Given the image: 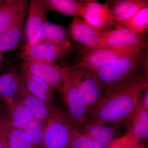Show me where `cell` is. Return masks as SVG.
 I'll return each mask as SVG.
<instances>
[{"label":"cell","instance_id":"obj_1","mask_svg":"<svg viewBox=\"0 0 148 148\" xmlns=\"http://www.w3.org/2000/svg\"><path fill=\"white\" fill-rule=\"evenodd\" d=\"M147 64L142 75L131 81L106 90L102 100L88 115V123L118 125L128 122L148 88Z\"/></svg>","mask_w":148,"mask_h":148},{"label":"cell","instance_id":"obj_2","mask_svg":"<svg viewBox=\"0 0 148 148\" xmlns=\"http://www.w3.org/2000/svg\"><path fill=\"white\" fill-rule=\"evenodd\" d=\"M147 48L91 71L106 91L110 88L129 82L142 75L144 73L148 61Z\"/></svg>","mask_w":148,"mask_h":148},{"label":"cell","instance_id":"obj_3","mask_svg":"<svg viewBox=\"0 0 148 148\" xmlns=\"http://www.w3.org/2000/svg\"><path fill=\"white\" fill-rule=\"evenodd\" d=\"M44 125V136L39 148H67L76 131L66 113L56 107Z\"/></svg>","mask_w":148,"mask_h":148},{"label":"cell","instance_id":"obj_4","mask_svg":"<svg viewBox=\"0 0 148 148\" xmlns=\"http://www.w3.org/2000/svg\"><path fill=\"white\" fill-rule=\"evenodd\" d=\"M59 92L63 95L68 118L75 129L83 133L88 123V113L74 83L72 69L62 84Z\"/></svg>","mask_w":148,"mask_h":148},{"label":"cell","instance_id":"obj_5","mask_svg":"<svg viewBox=\"0 0 148 148\" xmlns=\"http://www.w3.org/2000/svg\"><path fill=\"white\" fill-rule=\"evenodd\" d=\"M71 69L74 83L89 114L101 102L106 90L90 70L84 68Z\"/></svg>","mask_w":148,"mask_h":148},{"label":"cell","instance_id":"obj_6","mask_svg":"<svg viewBox=\"0 0 148 148\" xmlns=\"http://www.w3.org/2000/svg\"><path fill=\"white\" fill-rule=\"evenodd\" d=\"M143 48H145L121 46L98 49L83 53L79 63L71 68H84L90 71H95Z\"/></svg>","mask_w":148,"mask_h":148},{"label":"cell","instance_id":"obj_7","mask_svg":"<svg viewBox=\"0 0 148 148\" xmlns=\"http://www.w3.org/2000/svg\"><path fill=\"white\" fill-rule=\"evenodd\" d=\"M126 46L148 47L147 32L136 34L121 25L106 32L99 42L92 47L82 49L83 53L103 48Z\"/></svg>","mask_w":148,"mask_h":148},{"label":"cell","instance_id":"obj_8","mask_svg":"<svg viewBox=\"0 0 148 148\" xmlns=\"http://www.w3.org/2000/svg\"><path fill=\"white\" fill-rule=\"evenodd\" d=\"M73 47L71 42L41 44L24 49L19 58L24 62L55 63L66 56Z\"/></svg>","mask_w":148,"mask_h":148},{"label":"cell","instance_id":"obj_9","mask_svg":"<svg viewBox=\"0 0 148 148\" xmlns=\"http://www.w3.org/2000/svg\"><path fill=\"white\" fill-rule=\"evenodd\" d=\"M22 67L30 73L44 81L55 91H59L71 71V67H61L55 63L44 62H24Z\"/></svg>","mask_w":148,"mask_h":148},{"label":"cell","instance_id":"obj_10","mask_svg":"<svg viewBox=\"0 0 148 148\" xmlns=\"http://www.w3.org/2000/svg\"><path fill=\"white\" fill-rule=\"evenodd\" d=\"M81 18L90 26L106 32L119 26L114 20L108 2L102 4L94 1L84 4Z\"/></svg>","mask_w":148,"mask_h":148},{"label":"cell","instance_id":"obj_11","mask_svg":"<svg viewBox=\"0 0 148 148\" xmlns=\"http://www.w3.org/2000/svg\"><path fill=\"white\" fill-rule=\"evenodd\" d=\"M69 32L72 38L84 49L96 45L106 32L90 26L81 17H75L70 24Z\"/></svg>","mask_w":148,"mask_h":148},{"label":"cell","instance_id":"obj_12","mask_svg":"<svg viewBox=\"0 0 148 148\" xmlns=\"http://www.w3.org/2000/svg\"><path fill=\"white\" fill-rule=\"evenodd\" d=\"M0 104V138L7 148H36L29 141L24 131L11 123L4 108Z\"/></svg>","mask_w":148,"mask_h":148},{"label":"cell","instance_id":"obj_13","mask_svg":"<svg viewBox=\"0 0 148 148\" xmlns=\"http://www.w3.org/2000/svg\"><path fill=\"white\" fill-rule=\"evenodd\" d=\"M29 13L26 24L25 44L33 42L38 36L44 25L47 21L48 11L45 0L30 1Z\"/></svg>","mask_w":148,"mask_h":148},{"label":"cell","instance_id":"obj_14","mask_svg":"<svg viewBox=\"0 0 148 148\" xmlns=\"http://www.w3.org/2000/svg\"><path fill=\"white\" fill-rule=\"evenodd\" d=\"M25 87L36 97L40 98L52 108L54 106L55 91L44 81L30 73L22 67L19 75Z\"/></svg>","mask_w":148,"mask_h":148},{"label":"cell","instance_id":"obj_15","mask_svg":"<svg viewBox=\"0 0 148 148\" xmlns=\"http://www.w3.org/2000/svg\"><path fill=\"white\" fill-rule=\"evenodd\" d=\"M71 38L69 30L64 26L47 21L35 40L32 43L24 45L23 49L41 44L71 42Z\"/></svg>","mask_w":148,"mask_h":148},{"label":"cell","instance_id":"obj_16","mask_svg":"<svg viewBox=\"0 0 148 148\" xmlns=\"http://www.w3.org/2000/svg\"><path fill=\"white\" fill-rule=\"evenodd\" d=\"M4 103L6 115L16 128L24 130L34 119L19 97L9 99Z\"/></svg>","mask_w":148,"mask_h":148},{"label":"cell","instance_id":"obj_17","mask_svg":"<svg viewBox=\"0 0 148 148\" xmlns=\"http://www.w3.org/2000/svg\"><path fill=\"white\" fill-rule=\"evenodd\" d=\"M114 20L118 25L134 14L148 8V0H112L108 1Z\"/></svg>","mask_w":148,"mask_h":148},{"label":"cell","instance_id":"obj_18","mask_svg":"<svg viewBox=\"0 0 148 148\" xmlns=\"http://www.w3.org/2000/svg\"><path fill=\"white\" fill-rule=\"evenodd\" d=\"M27 0L4 1L0 5V35L8 29L18 17L27 13Z\"/></svg>","mask_w":148,"mask_h":148},{"label":"cell","instance_id":"obj_19","mask_svg":"<svg viewBox=\"0 0 148 148\" xmlns=\"http://www.w3.org/2000/svg\"><path fill=\"white\" fill-rule=\"evenodd\" d=\"M114 125L88 123L83 133L92 140L97 148H107L117 135L118 130Z\"/></svg>","mask_w":148,"mask_h":148},{"label":"cell","instance_id":"obj_20","mask_svg":"<svg viewBox=\"0 0 148 148\" xmlns=\"http://www.w3.org/2000/svg\"><path fill=\"white\" fill-rule=\"evenodd\" d=\"M128 123L127 132L138 138L141 142H147L148 110L143 107L141 101Z\"/></svg>","mask_w":148,"mask_h":148},{"label":"cell","instance_id":"obj_21","mask_svg":"<svg viewBox=\"0 0 148 148\" xmlns=\"http://www.w3.org/2000/svg\"><path fill=\"white\" fill-rule=\"evenodd\" d=\"M25 86L19 75L14 73L0 75V104L19 97Z\"/></svg>","mask_w":148,"mask_h":148},{"label":"cell","instance_id":"obj_22","mask_svg":"<svg viewBox=\"0 0 148 148\" xmlns=\"http://www.w3.org/2000/svg\"><path fill=\"white\" fill-rule=\"evenodd\" d=\"M19 98L32 113L34 118L43 122L49 119L55 108H51L45 102L33 95L25 86Z\"/></svg>","mask_w":148,"mask_h":148},{"label":"cell","instance_id":"obj_23","mask_svg":"<svg viewBox=\"0 0 148 148\" xmlns=\"http://www.w3.org/2000/svg\"><path fill=\"white\" fill-rule=\"evenodd\" d=\"M26 13L18 17L8 29L0 35V52L9 51L17 47L20 41Z\"/></svg>","mask_w":148,"mask_h":148},{"label":"cell","instance_id":"obj_24","mask_svg":"<svg viewBox=\"0 0 148 148\" xmlns=\"http://www.w3.org/2000/svg\"><path fill=\"white\" fill-rule=\"evenodd\" d=\"M48 12H55L66 15L81 17L84 4L75 0H45Z\"/></svg>","mask_w":148,"mask_h":148},{"label":"cell","instance_id":"obj_25","mask_svg":"<svg viewBox=\"0 0 148 148\" xmlns=\"http://www.w3.org/2000/svg\"><path fill=\"white\" fill-rule=\"evenodd\" d=\"M121 25L135 34H142L147 32L148 28V8L138 11Z\"/></svg>","mask_w":148,"mask_h":148},{"label":"cell","instance_id":"obj_26","mask_svg":"<svg viewBox=\"0 0 148 148\" xmlns=\"http://www.w3.org/2000/svg\"><path fill=\"white\" fill-rule=\"evenodd\" d=\"M23 131L33 145L39 148L44 136V122L34 118Z\"/></svg>","mask_w":148,"mask_h":148},{"label":"cell","instance_id":"obj_27","mask_svg":"<svg viewBox=\"0 0 148 148\" xmlns=\"http://www.w3.org/2000/svg\"><path fill=\"white\" fill-rule=\"evenodd\" d=\"M67 148H97L89 137L76 131L74 133Z\"/></svg>","mask_w":148,"mask_h":148},{"label":"cell","instance_id":"obj_28","mask_svg":"<svg viewBox=\"0 0 148 148\" xmlns=\"http://www.w3.org/2000/svg\"><path fill=\"white\" fill-rule=\"evenodd\" d=\"M135 137L126 132L122 137L114 139L107 148H130Z\"/></svg>","mask_w":148,"mask_h":148},{"label":"cell","instance_id":"obj_29","mask_svg":"<svg viewBox=\"0 0 148 148\" xmlns=\"http://www.w3.org/2000/svg\"><path fill=\"white\" fill-rule=\"evenodd\" d=\"M141 97V102L144 108L148 110V88L144 90Z\"/></svg>","mask_w":148,"mask_h":148},{"label":"cell","instance_id":"obj_30","mask_svg":"<svg viewBox=\"0 0 148 148\" xmlns=\"http://www.w3.org/2000/svg\"><path fill=\"white\" fill-rule=\"evenodd\" d=\"M130 148H145V147L142 142L135 138Z\"/></svg>","mask_w":148,"mask_h":148},{"label":"cell","instance_id":"obj_31","mask_svg":"<svg viewBox=\"0 0 148 148\" xmlns=\"http://www.w3.org/2000/svg\"><path fill=\"white\" fill-rule=\"evenodd\" d=\"M3 66V57L1 52H0V71L2 69Z\"/></svg>","mask_w":148,"mask_h":148},{"label":"cell","instance_id":"obj_32","mask_svg":"<svg viewBox=\"0 0 148 148\" xmlns=\"http://www.w3.org/2000/svg\"><path fill=\"white\" fill-rule=\"evenodd\" d=\"M0 148H6L2 140L0 138Z\"/></svg>","mask_w":148,"mask_h":148},{"label":"cell","instance_id":"obj_33","mask_svg":"<svg viewBox=\"0 0 148 148\" xmlns=\"http://www.w3.org/2000/svg\"><path fill=\"white\" fill-rule=\"evenodd\" d=\"M4 1H0V5L2 4L3 3V2Z\"/></svg>","mask_w":148,"mask_h":148},{"label":"cell","instance_id":"obj_34","mask_svg":"<svg viewBox=\"0 0 148 148\" xmlns=\"http://www.w3.org/2000/svg\"><path fill=\"white\" fill-rule=\"evenodd\" d=\"M3 2H4V1H3Z\"/></svg>","mask_w":148,"mask_h":148}]
</instances>
